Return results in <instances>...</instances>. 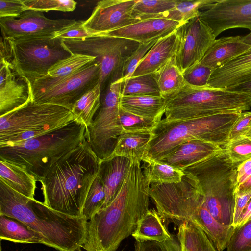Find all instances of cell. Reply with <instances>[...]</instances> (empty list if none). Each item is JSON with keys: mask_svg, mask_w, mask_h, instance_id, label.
Returning a JSON list of instances; mask_svg holds the SVG:
<instances>
[{"mask_svg": "<svg viewBox=\"0 0 251 251\" xmlns=\"http://www.w3.org/2000/svg\"><path fill=\"white\" fill-rule=\"evenodd\" d=\"M135 251H181V246L178 239L173 236L164 242L136 241Z\"/></svg>", "mask_w": 251, "mask_h": 251, "instance_id": "bcb514c9", "label": "cell"}, {"mask_svg": "<svg viewBox=\"0 0 251 251\" xmlns=\"http://www.w3.org/2000/svg\"><path fill=\"white\" fill-rule=\"evenodd\" d=\"M7 39L11 48L9 63L31 83L47 75L51 66L72 54L59 37Z\"/></svg>", "mask_w": 251, "mask_h": 251, "instance_id": "9c48e42d", "label": "cell"}, {"mask_svg": "<svg viewBox=\"0 0 251 251\" xmlns=\"http://www.w3.org/2000/svg\"><path fill=\"white\" fill-rule=\"evenodd\" d=\"M71 54L96 57L100 65L99 83L105 85L122 78L124 63L139 43L127 39L97 36L83 39H62Z\"/></svg>", "mask_w": 251, "mask_h": 251, "instance_id": "ba28073f", "label": "cell"}, {"mask_svg": "<svg viewBox=\"0 0 251 251\" xmlns=\"http://www.w3.org/2000/svg\"><path fill=\"white\" fill-rule=\"evenodd\" d=\"M216 1V0H178L176 6L172 10L157 16L155 18H163L182 23L199 17L200 11L205 7Z\"/></svg>", "mask_w": 251, "mask_h": 251, "instance_id": "e575fe53", "label": "cell"}, {"mask_svg": "<svg viewBox=\"0 0 251 251\" xmlns=\"http://www.w3.org/2000/svg\"><path fill=\"white\" fill-rule=\"evenodd\" d=\"M141 162L136 158L131 160L116 197L88 221L86 241L82 246L86 251H116L149 210L150 183L143 174Z\"/></svg>", "mask_w": 251, "mask_h": 251, "instance_id": "6da1fadb", "label": "cell"}, {"mask_svg": "<svg viewBox=\"0 0 251 251\" xmlns=\"http://www.w3.org/2000/svg\"><path fill=\"white\" fill-rule=\"evenodd\" d=\"M251 81V48L215 70L206 88L227 89Z\"/></svg>", "mask_w": 251, "mask_h": 251, "instance_id": "ffe728a7", "label": "cell"}, {"mask_svg": "<svg viewBox=\"0 0 251 251\" xmlns=\"http://www.w3.org/2000/svg\"><path fill=\"white\" fill-rule=\"evenodd\" d=\"M239 165L231 161L224 148L183 170L196 179L207 209L223 225L232 226L233 223Z\"/></svg>", "mask_w": 251, "mask_h": 251, "instance_id": "8992f818", "label": "cell"}, {"mask_svg": "<svg viewBox=\"0 0 251 251\" xmlns=\"http://www.w3.org/2000/svg\"><path fill=\"white\" fill-rule=\"evenodd\" d=\"M227 89L232 91L245 93L251 96V81Z\"/></svg>", "mask_w": 251, "mask_h": 251, "instance_id": "db71d44e", "label": "cell"}, {"mask_svg": "<svg viewBox=\"0 0 251 251\" xmlns=\"http://www.w3.org/2000/svg\"><path fill=\"white\" fill-rule=\"evenodd\" d=\"M153 75L161 96L166 99L179 93L187 84L183 74L176 64V55Z\"/></svg>", "mask_w": 251, "mask_h": 251, "instance_id": "f546056e", "label": "cell"}, {"mask_svg": "<svg viewBox=\"0 0 251 251\" xmlns=\"http://www.w3.org/2000/svg\"><path fill=\"white\" fill-rule=\"evenodd\" d=\"M251 219V198L240 215L237 226H240Z\"/></svg>", "mask_w": 251, "mask_h": 251, "instance_id": "f5cc1de1", "label": "cell"}, {"mask_svg": "<svg viewBox=\"0 0 251 251\" xmlns=\"http://www.w3.org/2000/svg\"><path fill=\"white\" fill-rule=\"evenodd\" d=\"M119 118L124 132L154 130L161 120L145 118L127 112L121 107Z\"/></svg>", "mask_w": 251, "mask_h": 251, "instance_id": "ab89813d", "label": "cell"}, {"mask_svg": "<svg viewBox=\"0 0 251 251\" xmlns=\"http://www.w3.org/2000/svg\"><path fill=\"white\" fill-rule=\"evenodd\" d=\"M251 107V96L227 89L187 84L166 100L165 121L194 119L222 113H241Z\"/></svg>", "mask_w": 251, "mask_h": 251, "instance_id": "52a82bcc", "label": "cell"}, {"mask_svg": "<svg viewBox=\"0 0 251 251\" xmlns=\"http://www.w3.org/2000/svg\"><path fill=\"white\" fill-rule=\"evenodd\" d=\"M0 215L23 222L39 234L44 245L59 251H77L85 242L88 221L67 215L14 190L0 178Z\"/></svg>", "mask_w": 251, "mask_h": 251, "instance_id": "7a4b0ae2", "label": "cell"}, {"mask_svg": "<svg viewBox=\"0 0 251 251\" xmlns=\"http://www.w3.org/2000/svg\"><path fill=\"white\" fill-rule=\"evenodd\" d=\"M137 0L99 1L83 26L93 37L125 27L140 20L132 15Z\"/></svg>", "mask_w": 251, "mask_h": 251, "instance_id": "e0dca14e", "label": "cell"}, {"mask_svg": "<svg viewBox=\"0 0 251 251\" xmlns=\"http://www.w3.org/2000/svg\"><path fill=\"white\" fill-rule=\"evenodd\" d=\"M81 251V250H78V251Z\"/></svg>", "mask_w": 251, "mask_h": 251, "instance_id": "91938a15", "label": "cell"}, {"mask_svg": "<svg viewBox=\"0 0 251 251\" xmlns=\"http://www.w3.org/2000/svg\"><path fill=\"white\" fill-rule=\"evenodd\" d=\"M105 198V188L99 169L87 194L83 207L82 216L89 221L101 209Z\"/></svg>", "mask_w": 251, "mask_h": 251, "instance_id": "74e56055", "label": "cell"}, {"mask_svg": "<svg viewBox=\"0 0 251 251\" xmlns=\"http://www.w3.org/2000/svg\"><path fill=\"white\" fill-rule=\"evenodd\" d=\"M181 251H187L186 250H185L184 248L181 247Z\"/></svg>", "mask_w": 251, "mask_h": 251, "instance_id": "680465c9", "label": "cell"}, {"mask_svg": "<svg viewBox=\"0 0 251 251\" xmlns=\"http://www.w3.org/2000/svg\"><path fill=\"white\" fill-rule=\"evenodd\" d=\"M131 164V160L117 156L101 160L99 171L104 184L106 198L102 207L109 205L117 196L126 177Z\"/></svg>", "mask_w": 251, "mask_h": 251, "instance_id": "d4e9b609", "label": "cell"}, {"mask_svg": "<svg viewBox=\"0 0 251 251\" xmlns=\"http://www.w3.org/2000/svg\"><path fill=\"white\" fill-rule=\"evenodd\" d=\"M75 19H51L43 12L26 10L15 17L0 18L2 36L18 39L54 36V33L73 24Z\"/></svg>", "mask_w": 251, "mask_h": 251, "instance_id": "5bb4252c", "label": "cell"}, {"mask_svg": "<svg viewBox=\"0 0 251 251\" xmlns=\"http://www.w3.org/2000/svg\"><path fill=\"white\" fill-rule=\"evenodd\" d=\"M227 251H251V219L234 227Z\"/></svg>", "mask_w": 251, "mask_h": 251, "instance_id": "b9f144b4", "label": "cell"}, {"mask_svg": "<svg viewBox=\"0 0 251 251\" xmlns=\"http://www.w3.org/2000/svg\"><path fill=\"white\" fill-rule=\"evenodd\" d=\"M121 95L161 97L153 74L131 77L123 80Z\"/></svg>", "mask_w": 251, "mask_h": 251, "instance_id": "d590c367", "label": "cell"}, {"mask_svg": "<svg viewBox=\"0 0 251 251\" xmlns=\"http://www.w3.org/2000/svg\"><path fill=\"white\" fill-rule=\"evenodd\" d=\"M0 178L14 190L34 199L37 180L24 166L0 159Z\"/></svg>", "mask_w": 251, "mask_h": 251, "instance_id": "83f0119b", "label": "cell"}, {"mask_svg": "<svg viewBox=\"0 0 251 251\" xmlns=\"http://www.w3.org/2000/svg\"><path fill=\"white\" fill-rule=\"evenodd\" d=\"M157 40H155L147 43H139L136 49L124 63L122 75L123 80L131 77L139 63Z\"/></svg>", "mask_w": 251, "mask_h": 251, "instance_id": "f6af8a7d", "label": "cell"}, {"mask_svg": "<svg viewBox=\"0 0 251 251\" xmlns=\"http://www.w3.org/2000/svg\"><path fill=\"white\" fill-rule=\"evenodd\" d=\"M251 123V111L242 112L229 132L228 143L246 137Z\"/></svg>", "mask_w": 251, "mask_h": 251, "instance_id": "7dc6e473", "label": "cell"}, {"mask_svg": "<svg viewBox=\"0 0 251 251\" xmlns=\"http://www.w3.org/2000/svg\"><path fill=\"white\" fill-rule=\"evenodd\" d=\"M251 176V158L240 164L237 168V182L238 185L243 183Z\"/></svg>", "mask_w": 251, "mask_h": 251, "instance_id": "816d5d0a", "label": "cell"}, {"mask_svg": "<svg viewBox=\"0 0 251 251\" xmlns=\"http://www.w3.org/2000/svg\"><path fill=\"white\" fill-rule=\"evenodd\" d=\"M99 75L100 65L95 60L68 75L53 77L46 75L31 83L32 100L71 110L75 102L99 83Z\"/></svg>", "mask_w": 251, "mask_h": 251, "instance_id": "30bf717a", "label": "cell"}, {"mask_svg": "<svg viewBox=\"0 0 251 251\" xmlns=\"http://www.w3.org/2000/svg\"><path fill=\"white\" fill-rule=\"evenodd\" d=\"M242 39L244 43L251 46V31L247 35L242 37Z\"/></svg>", "mask_w": 251, "mask_h": 251, "instance_id": "9f6ffc18", "label": "cell"}, {"mask_svg": "<svg viewBox=\"0 0 251 251\" xmlns=\"http://www.w3.org/2000/svg\"><path fill=\"white\" fill-rule=\"evenodd\" d=\"M166 100L160 96L121 95L120 106L137 116L161 120L165 113Z\"/></svg>", "mask_w": 251, "mask_h": 251, "instance_id": "4316f807", "label": "cell"}, {"mask_svg": "<svg viewBox=\"0 0 251 251\" xmlns=\"http://www.w3.org/2000/svg\"><path fill=\"white\" fill-rule=\"evenodd\" d=\"M184 23L163 18L147 19L100 36L123 38L139 43H147L170 34Z\"/></svg>", "mask_w": 251, "mask_h": 251, "instance_id": "d6986e66", "label": "cell"}, {"mask_svg": "<svg viewBox=\"0 0 251 251\" xmlns=\"http://www.w3.org/2000/svg\"></svg>", "mask_w": 251, "mask_h": 251, "instance_id": "94428289", "label": "cell"}, {"mask_svg": "<svg viewBox=\"0 0 251 251\" xmlns=\"http://www.w3.org/2000/svg\"><path fill=\"white\" fill-rule=\"evenodd\" d=\"M131 235L138 242H164L171 239L162 218L154 209L149 210L137 222Z\"/></svg>", "mask_w": 251, "mask_h": 251, "instance_id": "f1b7e54d", "label": "cell"}, {"mask_svg": "<svg viewBox=\"0 0 251 251\" xmlns=\"http://www.w3.org/2000/svg\"><path fill=\"white\" fill-rule=\"evenodd\" d=\"M199 17L211 29L216 38L230 29L251 31V0H220L206 6Z\"/></svg>", "mask_w": 251, "mask_h": 251, "instance_id": "2e32d148", "label": "cell"}, {"mask_svg": "<svg viewBox=\"0 0 251 251\" xmlns=\"http://www.w3.org/2000/svg\"><path fill=\"white\" fill-rule=\"evenodd\" d=\"M176 31L179 44L176 59L183 73L188 68L201 61L216 37L199 17L184 23Z\"/></svg>", "mask_w": 251, "mask_h": 251, "instance_id": "9a60e30c", "label": "cell"}, {"mask_svg": "<svg viewBox=\"0 0 251 251\" xmlns=\"http://www.w3.org/2000/svg\"><path fill=\"white\" fill-rule=\"evenodd\" d=\"M25 11L23 0H0V18L17 17Z\"/></svg>", "mask_w": 251, "mask_h": 251, "instance_id": "681fc988", "label": "cell"}, {"mask_svg": "<svg viewBox=\"0 0 251 251\" xmlns=\"http://www.w3.org/2000/svg\"><path fill=\"white\" fill-rule=\"evenodd\" d=\"M251 190V176H250L243 183L237 186L235 195L241 194Z\"/></svg>", "mask_w": 251, "mask_h": 251, "instance_id": "11a10c76", "label": "cell"}, {"mask_svg": "<svg viewBox=\"0 0 251 251\" xmlns=\"http://www.w3.org/2000/svg\"><path fill=\"white\" fill-rule=\"evenodd\" d=\"M240 113H222L173 121L162 119L153 131L143 162L159 161L181 144L192 140L224 147L228 143L229 132Z\"/></svg>", "mask_w": 251, "mask_h": 251, "instance_id": "5b68a950", "label": "cell"}, {"mask_svg": "<svg viewBox=\"0 0 251 251\" xmlns=\"http://www.w3.org/2000/svg\"><path fill=\"white\" fill-rule=\"evenodd\" d=\"M0 239L23 244L44 245L41 236L18 220L0 215Z\"/></svg>", "mask_w": 251, "mask_h": 251, "instance_id": "4dcf8cb0", "label": "cell"}, {"mask_svg": "<svg viewBox=\"0 0 251 251\" xmlns=\"http://www.w3.org/2000/svg\"><path fill=\"white\" fill-rule=\"evenodd\" d=\"M251 198V190L244 193L235 195V202L232 226L235 227L243 210Z\"/></svg>", "mask_w": 251, "mask_h": 251, "instance_id": "f907efd6", "label": "cell"}, {"mask_svg": "<svg viewBox=\"0 0 251 251\" xmlns=\"http://www.w3.org/2000/svg\"><path fill=\"white\" fill-rule=\"evenodd\" d=\"M86 126L74 120L66 126L13 145L0 146V159L24 166L40 182L61 157L85 138Z\"/></svg>", "mask_w": 251, "mask_h": 251, "instance_id": "277c9868", "label": "cell"}, {"mask_svg": "<svg viewBox=\"0 0 251 251\" xmlns=\"http://www.w3.org/2000/svg\"><path fill=\"white\" fill-rule=\"evenodd\" d=\"M183 172L184 175L179 183L150 184V197L163 219L181 223L188 221L203 198L196 179L189 173Z\"/></svg>", "mask_w": 251, "mask_h": 251, "instance_id": "4fadbf2b", "label": "cell"}, {"mask_svg": "<svg viewBox=\"0 0 251 251\" xmlns=\"http://www.w3.org/2000/svg\"><path fill=\"white\" fill-rule=\"evenodd\" d=\"M246 137L248 138H251V123L250 126V128L249 129V131H248V133L247 134Z\"/></svg>", "mask_w": 251, "mask_h": 251, "instance_id": "6f0895ef", "label": "cell"}, {"mask_svg": "<svg viewBox=\"0 0 251 251\" xmlns=\"http://www.w3.org/2000/svg\"><path fill=\"white\" fill-rule=\"evenodd\" d=\"M74 120L71 111L67 108L31 100L0 117V143L25 131H36L44 135L66 126Z\"/></svg>", "mask_w": 251, "mask_h": 251, "instance_id": "8fae6325", "label": "cell"}, {"mask_svg": "<svg viewBox=\"0 0 251 251\" xmlns=\"http://www.w3.org/2000/svg\"><path fill=\"white\" fill-rule=\"evenodd\" d=\"M96 60V57L79 54H72L65 59L58 61L51 66L47 75L58 77L70 75Z\"/></svg>", "mask_w": 251, "mask_h": 251, "instance_id": "f35d334b", "label": "cell"}, {"mask_svg": "<svg viewBox=\"0 0 251 251\" xmlns=\"http://www.w3.org/2000/svg\"><path fill=\"white\" fill-rule=\"evenodd\" d=\"M213 71L199 62L188 68L182 74L185 80L190 85L206 87Z\"/></svg>", "mask_w": 251, "mask_h": 251, "instance_id": "7bdbcfd3", "label": "cell"}, {"mask_svg": "<svg viewBox=\"0 0 251 251\" xmlns=\"http://www.w3.org/2000/svg\"><path fill=\"white\" fill-rule=\"evenodd\" d=\"M231 161L241 164L251 158V139L244 137L229 142L224 147Z\"/></svg>", "mask_w": 251, "mask_h": 251, "instance_id": "ee69618b", "label": "cell"}, {"mask_svg": "<svg viewBox=\"0 0 251 251\" xmlns=\"http://www.w3.org/2000/svg\"><path fill=\"white\" fill-rule=\"evenodd\" d=\"M179 44L176 30L158 39L139 63L131 77L152 74L176 55Z\"/></svg>", "mask_w": 251, "mask_h": 251, "instance_id": "7402d4cb", "label": "cell"}, {"mask_svg": "<svg viewBox=\"0 0 251 251\" xmlns=\"http://www.w3.org/2000/svg\"><path fill=\"white\" fill-rule=\"evenodd\" d=\"M242 38L236 36L216 39L200 62L214 71L225 65L251 48Z\"/></svg>", "mask_w": 251, "mask_h": 251, "instance_id": "cb8c5ba5", "label": "cell"}, {"mask_svg": "<svg viewBox=\"0 0 251 251\" xmlns=\"http://www.w3.org/2000/svg\"><path fill=\"white\" fill-rule=\"evenodd\" d=\"M201 228L207 235L217 251L227 248L234 227L221 224L207 209L203 199L194 210L189 220Z\"/></svg>", "mask_w": 251, "mask_h": 251, "instance_id": "603a6c76", "label": "cell"}, {"mask_svg": "<svg viewBox=\"0 0 251 251\" xmlns=\"http://www.w3.org/2000/svg\"><path fill=\"white\" fill-rule=\"evenodd\" d=\"M178 0H137L132 15L139 20L155 18L173 9Z\"/></svg>", "mask_w": 251, "mask_h": 251, "instance_id": "8d00e7d4", "label": "cell"}, {"mask_svg": "<svg viewBox=\"0 0 251 251\" xmlns=\"http://www.w3.org/2000/svg\"><path fill=\"white\" fill-rule=\"evenodd\" d=\"M84 21H76L73 24L54 33V37L61 39H83L93 37L84 27Z\"/></svg>", "mask_w": 251, "mask_h": 251, "instance_id": "c3c4849f", "label": "cell"}, {"mask_svg": "<svg viewBox=\"0 0 251 251\" xmlns=\"http://www.w3.org/2000/svg\"><path fill=\"white\" fill-rule=\"evenodd\" d=\"M177 237L181 247L187 251H217L205 233L190 221L180 224Z\"/></svg>", "mask_w": 251, "mask_h": 251, "instance_id": "1f68e13d", "label": "cell"}, {"mask_svg": "<svg viewBox=\"0 0 251 251\" xmlns=\"http://www.w3.org/2000/svg\"><path fill=\"white\" fill-rule=\"evenodd\" d=\"M224 148L202 140H192L181 144L159 161L183 170L215 154Z\"/></svg>", "mask_w": 251, "mask_h": 251, "instance_id": "44dd1931", "label": "cell"}, {"mask_svg": "<svg viewBox=\"0 0 251 251\" xmlns=\"http://www.w3.org/2000/svg\"><path fill=\"white\" fill-rule=\"evenodd\" d=\"M101 87L98 83L84 94L71 109L74 120L83 123L86 127L92 123L100 105Z\"/></svg>", "mask_w": 251, "mask_h": 251, "instance_id": "d6a6232c", "label": "cell"}, {"mask_svg": "<svg viewBox=\"0 0 251 251\" xmlns=\"http://www.w3.org/2000/svg\"><path fill=\"white\" fill-rule=\"evenodd\" d=\"M32 100L30 82L8 62L0 60V117L26 104Z\"/></svg>", "mask_w": 251, "mask_h": 251, "instance_id": "ac0fdd59", "label": "cell"}, {"mask_svg": "<svg viewBox=\"0 0 251 251\" xmlns=\"http://www.w3.org/2000/svg\"><path fill=\"white\" fill-rule=\"evenodd\" d=\"M123 81L121 78L108 85L96 116L86 127L85 138L100 161L111 154L118 137L123 133L119 118Z\"/></svg>", "mask_w": 251, "mask_h": 251, "instance_id": "7c38bea8", "label": "cell"}, {"mask_svg": "<svg viewBox=\"0 0 251 251\" xmlns=\"http://www.w3.org/2000/svg\"><path fill=\"white\" fill-rule=\"evenodd\" d=\"M153 135V131H151L123 133L118 137L112 153L106 159L122 156L143 161Z\"/></svg>", "mask_w": 251, "mask_h": 251, "instance_id": "484cf974", "label": "cell"}, {"mask_svg": "<svg viewBox=\"0 0 251 251\" xmlns=\"http://www.w3.org/2000/svg\"><path fill=\"white\" fill-rule=\"evenodd\" d=\"M26 10L48 12L50 10L72 12L77 2L73 0H23Z\"/></svg>", "mask_w": 251, "mask_h": 251, "instance_id": "60d3db41", "label": "cell"}, {"mask_svg": "<svg viewBox=\"0 0 251 251\" xmlns=\"http://www.w3.org/2000/svg\"><path fill=\"white\" fill-rule=\"evenodd\" d=\"M142 169L150 184L177 183L184 175L183 170L159 161L146 160L144 161Z\"/></svg>", "mask_w": 251, "mask_h": 251, "instance_id": "836d02e7", "label": "cell"}, {"mask_svg": "<svg viewBox=\"0 0 251 251\" xmlns=\"http://www.w3.org/2000/svg\"><path fill=\"white\" fill-rule=\"evenodd\" d=\"M100 162L85 138L58 160L40 181L44 203L61 213L82 217L83 207Z\"/></svg>", "mask_w": 251, "mask_h": 251, "instance_id": "3957f363", "label": "cell"}]
</instances>
